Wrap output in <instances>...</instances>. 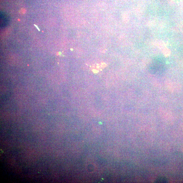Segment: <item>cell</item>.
Masks as SVG:
<instances>
[{"label":"cell","mask_w":183,"mask_h":183,"mask_svg":"<svg viewBox=\"0 0 183 183\" xmlns=\"http://www.w3.org/2000/svg\"><path fill=\"white\" fill-rule=\"evenodd\" d=\"M10 22V18L6 13L3 12L1 13V27L2 29L7 26Z\"/></svg>","instance_id":"obj_1"}]
</instances>
